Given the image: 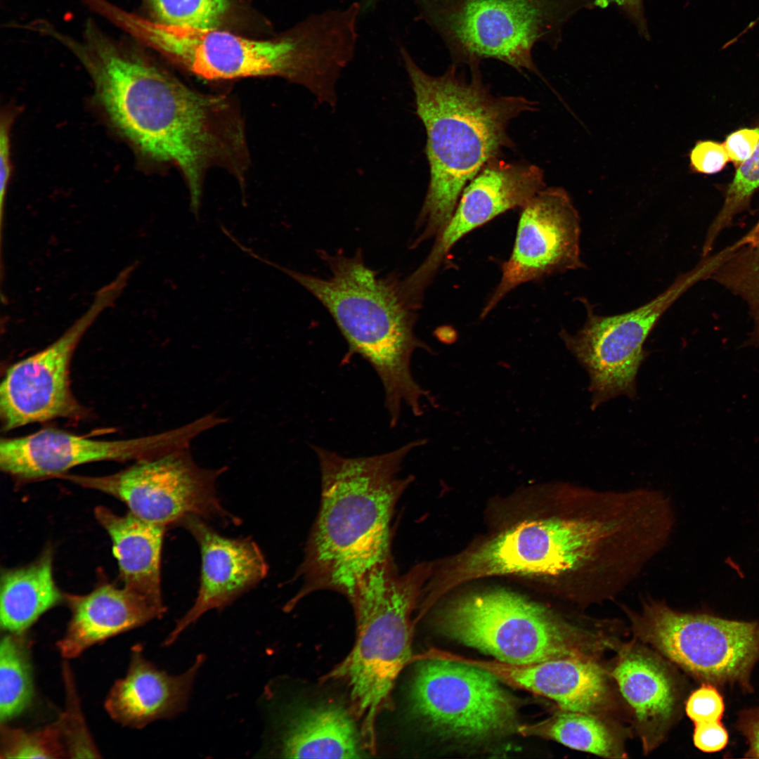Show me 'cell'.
I'll list each match as a JSON object with an SVG mask.
<instances>
[{
  "label": "cell",
  "instance_id": "2",
  "mask_svg": "<svg viewBox=\"0 0 759 759\" xmlns=\"http://www.w3.org/2000/svg\"><path fill=\"white\" fill-rule=\"evenodd\" d=\"M425 439L389 452L347 458L313 446L320 467V507L296 578L299 591L291 610L307 595L332 590L347 598L372 568L392 557L390 524L395 507L413 477H400L404 458Z\"/></svg>",
  "mask_w": 759,
  "mask_h": 759
},
{
  "label": "cell",
  "instance_id": "32",
  "mask_svg": "<svg viewBox=\"0 0 759 759\" xmlns=\"http://www.w3.org/2000/svg\"><path fill=\"white\" fill-rule=\"evenodd\" d=\"M685 711L694 724L721 721L725 703L718 690L712 684L704 683L689 696Z\"/></svg>",
  "mask_w": 759,
  "mask_h": 759
},
{
  "label": "cell",
  "instance_id": "18",
  "mask_svg": "<svg viewBox=\"0 0 759 759\" xmlns=\"http://www.w3.org/2000/svg\"><path fill=\"white\" fill-rule=\"evenodd\" d=\"M176 525L187 530L199 546L200 582L193 604L165 639L167 646L207 611L221 610L253 588L268 570L261 550L252 539L223 536L206 520L194 515L184 517Z\"/></svg>",
  "mask_w": 759,
  "mask_h": 759
},
{
  "label": "cell",
  "instance_id": "19",
  "mask_svg": "<svg viewBox=\"0 0 759 759\" xmlns=\"http://www.w3.org/2000/svg\"><path fill=\"white\" fill-rule=\"evenodd\" d=\"M444 659L479 668L500 682L554 701L562 710L596 714L609 701L606 674L592 659L511 663L471 659L447 651Z\"/></svg>",
  "mask_w": 759,
  "mask_h": 759
},
{
  "label": "cell",
  "instance_id": "38",
  "mask_svg": "<svg viewBox=\"0 0 759 759\" xmlns=\"http://www.w3.org/2000/svg\"><path fill=\"white\" fill-rule=\"evenodd\" d=\"M739 727L746 739V757L759 758V707L744 713Z\"/></svg>",
  "mask_w": 759,
  "mask_h": 759
},
{
  "label": "cell",
  "instance_id": "3",
  "mask_svg": "<svg viewBox=\"0 0 759 759\" xmlns=\"http://www.w3.org/2000/svg\"><path fill=\"white\" fill-rule=\"evenodd\" d=\"M399 54L414 93L416 114L427 135L429 182L416 221L411 247L435 239L444 229L468 183L504 148L513 147L507 134L512 119L536 110L523 96H495L478 65L470 79L450 65L432 76L400 45Z\"/></svg>",
  "mask_w": 759,
  "mask_h": 759
},
{
  "label": "cell",
  "instance_id": "24",
  "mask_svg": "<svg viewBox=\"0 0 759 759\" xmlns=\"http://www.w3.org/2000/svg\"><path fill=\"white\" fill-rule=\"evenodd\" d=\"M281 753L290 758H359L362 742L350 715L323 704L291 715L281 739Z\"/></svg>",
  "mask_w": 759,
  "mask_h": 759
},
{
  "label": "cell",
  "instance_id": "31",
  "mask_svg": "<svg viewBox=\"0 0 759 759\" xmlns=\"http://www.w3.org/2000/svg\"><path fill=\"white\" fill-rule=\"evenodd\" d=\"M66 706L56 721L67 758H99L79 706L78 697L67 666L64 667Z\"/></svg>",
  "mask_w": 759,
  "mask_h": 759
},
{
  "label": "cell",
  "instance_id": "20",
  "mask_svg": "<svg viewBox=\"0 0 759 759\" xmlns=\"http://www.w3.org/2000/svg\"><path fill=\"white\" fill-rule=\"evenodd\" d=\"M205 660L200 654L186 671L172 675L146 659L141 645L134 646L126 675L115 682L106 697V711L119 724L136 729L175 717L186 708Z\"/></svg>",
  "mask_w": 759,
  "mask_h": 759
},
{
  "label": "cell",
  "instance_id": "29",
  "mask_svg": "<svg viewBox=\"0 0 759 759\" xmlns=\"http://www.w3.org/2000/svg\"><path fill=\"white\" fill-rule=\"evenodd\" d=\"M759 187V143L754 151L739 167L730 184L719 213L707 231L702 247L703 257L708 255L722 231L732 223L753 192Z\"/></svg>",
  "mask_w": 759,
  "mask_h": 759
},
{
  "label": "cell",
  "instance_id": "23",
  "mask_svg": "<svg viewBox=\"0 0 759 759\" xmlns=\"http://www.w3.org/2000/svg\"><path fill=\"white\" fill-rule=\"evenodd\" d=\"M95 516L110 537L124 586L163 602L160 564L167 527L102 506L96 507Z\"/></svg>",
  "mask_w": 759,
  "mask_h": 759
},
{
  "label": "cell",
  "instance_id": "33",
  "mask_svg": "<svg viewBox=\"0 0 759 759\" xmlns=\"http://www.w3.org/2000/svg\"><path fill=\"white\" fill-rule=\"evenodd\" d=\"M689 157L692 168L704 174L719 171L729 160L725 147L710 141L698 142L692 150Z\"/></svg>",
  "mask_w": 759,
  "mask_h": 759
},
{
  "label": "cell",
  "instance_id": "13",
  "mask_svg": "<svg viewBox=\"0 0 759 759\" xmlns=\"http://www.w3.org/2000/svg\"><path fill=\"white\" fill-rule=\"evenodd\" d=\"M411 688L416 713L441 733L481 740L517 731V704L491 674L473 666L421 659Z\"/></svg>",
  "mask_w": 759,
  "mask_h": 759
},
{
  "label": "cell",
  "instance_id": "40",
  "mask_svg": "<svg viewBox=\"0 0 759 759\" xmlns=\"http://www.w3.org/2000/svg\"><path fill=\"white\" fill-rule=\"evenodd\" d=\"M733 244L737 247H752L759 244V219L745 235L739 238Z\"/></svg>",
  "mask_w": 759,
  "mask_h": 759
},
{
  "label": "cell",
  "instance_id": "17",
  "mask_svg": "<svg viewBox=\"0 0 759 759\" xmlns=\"http://www.w3.org/2000/svg\"><path fill=\"white\" fill-rule=\"evenodd\" d=\"M545 188L543 171L527 162H488L465 187L455 211L424 261L407 277L412 288L424 294L454 245L497 216L524 207Z\"/></svg>",
  "mask_w": 759,
  "mask_h": 759
},
{
  "label": "cell",
  "instance_id": "36",
  "mask_svg": "<svg viewBox=\"0 0 759 759\" xmlns=\"http://www.w3.org/2000/svg\"><path fill=\"white\" fill-rule=\"evenodd\" d=\"M10 124L9 118H2L0 132L1 159V222L3 220V209L5 195L10 180L11 166L10 160Z\"/></svg>",
  "mask_w": 759,
  "mask_h": 759
},
{
  "label": "cell",
  "instance_id": "15",
  "mask_svg": "<svg viewBox=\"0 0 759 759\" xmlns=\"http://www.w3.org/2000/svg\"><path fill=\"white\" fill-rule=\"evenodd\" d=\"M580 238L579 215L568 193L559 187L538 192L521 207L512 252L481 318L521 284L584 267Z\"/></svg>",
  "mask_w": 759,
  "mask_h": 759
},
{
  "label": "cell",
  "instance_id": "5",
  "mask_svg": "<svg viewBox=\"0 0 759 759\" xmlns=\"http://www.w3.org/2000/svg\"><path fill=\"white\" fill-rule=\"evenodd\" d=\"M330 275L320 278L282 266L260 255L257 259L283 271L313 294L330 313L348 344L346 356L358 354L379 377L391 427L405 403L420 416L423 398L430 394L415 380L411 358L415 350L434 352L415 334L416 309L406 297L396 275L379 277L364 262L358 250L320 252Z\"/></svg>",
  "mask_w": 759,
  "mask_h": 759
},
{
  "label": "cell",
  "instance_id": "30",
  "mask_svg": "<svg viewBox=\"0 0 759 759\" xmlns=\"http://www.w3.org/2000/svg\"><path fill=\"white\" fill-rule=\"evenodd\" d=\"M1 758H67L58 727L54 723L32 731L1 723Z\"/></svg>",
  "mask_w": 759,
  "mask_h": 759
},
{
  "label": "cell",
  "instance_id": "25",
  "mask_svg": "<svg viewBox=\"0 0 759 759\" xmlns=\"http://www.w3.org/2000/svg\"><path fill=\"white\" fill-rule=\"evenodd\" d=\"M0 624L8 632H24L65 595L53 576V552L46 550L32 563L4 569L1 575Z\"/></svg>",
  "mask_w": 759,
  "mask_h": 759
},
{
  "label": "cell",
  "instance_id": "27",
  "mask_svg": "<svg viewBox=\"0 0 759 759\" xmlns=\"http://www.w3.org/2000/svg\"><path fill=\"white\" fill-rule=\"evenodd\" d=\"M34 694L30 644L24 632H5L0 644V720L23 713Z\"/></svg>",
  "mask_w": 759,
  "mask_h": 759
},
{
  "label": "cell",
  "instance_id": "28",
  "mask_svg": "<svg viewBox=\"0 0 759 759\" xmlns=\"http://www.w3.org/2000/svg\"><path fill=\"white\" fill-rule=\"evenodd\" d=\"M153 20L194 29L217 28L231 7L229 0H144Z\"/></svg>",
  "mask_w": 759,
  "mask_h": 759
},
{
  "label": "cell",
  "instance_id": "4",
  "mask_svg": "<svg viewBox=\"0 0 759 759\" xmlns=\"http://www.w3.org/2000/svg\"><path fill=\"white\" fill-rule=\"evenodd\" d=\"M108 21L193 73L209 79L277 76L331 100L349 60L347 32L332 11L312 13L281 36L254 40L213 29L181 27L128 12L112 4Z\"/></svg>",
  "mask_w": 759,
  "mask_h": 759
},
{
  "label": "cell",
  "instance_id": "7",
  "mask_svg": "<svg viewBox=\"0 0 759 759\" xmlns=\"http://www.w3.org/2000/svg\"><path fill=\"white\" fill-rule=\"evenodd\" d=\"M441 630L460 643L511 663L592 659L611 647L603 635L566 621L515 593L493 590L450 604Z\"/></svg>",
  "mask_w": 759,
  "mask_h": 759
},
{
  "label": "cell",
  "instance_id": "11",
  "mask_svg": "<svg viewBox=\"0 0 759 759\" xmlns=\"http://www.w3.org/2000/svg\"><path fill=\"white\" fill-rule=\"evenodd\" d=\"M224 470L198 466L183 448L138 460L110 475L64 474L58 478L110 495L138 517L166 527L189 515L238 525L240 519L223 507L216 494V481Z\"/></svg>",
  "mask_w": 759,
  "mask_h": 759
},
{
  "label": "cell",
  "instance_id": "26",
  "mask_svg": "<svg viewBox=\"0 0 759 759\" xmlns=\"http://www.w3.org/2000/svg\"><path fill=\"white\" fill-rule=\"evenodd\" d=\"M524 737L559 742L570 748L604 758H622L618 737L595 714L562 710L538 722L518 726Z\"/></svg>",
  "mask_w": 759,
  "mask_h": 759
},
{
  "label": "cell",
  "instance_id": "22",
  "mask_svg": "<svg viewBox=\"0 0 759 759\" xmlns=\"http://www.w3.org/2000/svg\"><path fill=\"white\" fill-rule=\"evenodd\" d=\"M611 676L631 708L646 753L663 740L674 715L676 692L662 662L638 647L622 652Z\"/></svg>",
  "mask_w": 759,
  "mask_h": 759
},
{
  "label": "cell",
  "instance_id": "8",
  "mask_svg": "<svg viewBox=\"0 0 759 759\" xmlns=\"http://www.w3.org/2000/svg\"><path fill=\"white\" fill-rule=\"evenodd\" d=\"M592 6L593 0H442L418 14L457 60L493 58L536 73L534 46L557 45L568 20Z\"/></svg>",
  "mask_w": 759,
  "mask_h": 759
},
{
  "label": "cell",
  "instance_id": "14",
  "mask_svg": "<svg viewBox=\"0 0 759 759\" xmlns=\"http://www.w3.org/2000/svg\"><path fill=\"white\" fill-rule=\"evenodd\" d=\"M123 290L113 280L98 291L86 312L43 350L9 367L0 386L4 431L56 418H79L84 409L70 387V368L82 336Z\"/></svg>",
  "mask_w": 759,
  "mask_h": 759
},
{
  "label": "cell",
  "instance_id": "6",
  "mask_svg": "<svg viewBox=\"0 0 759 759\" xmlns=\"http://www.w3.org/2000/svg\"><path fill=\"white\" fill-rule=\"evenodd\" d=\"M432 571V564L422 562L400 573L391 557L366 573L348 598L357 637L351 652L329 676L349 687L361 721L363 744L370 750L375 748L377 715L389 708L395 680L412 659V616Z\"/></svg>",
  "mask_w": 759,
  "mask_h": 759
},
{
  "label": "cell",
  "instance_id": "39",
  "mask_svg": "<svg viewBox=\"0 0 759 759\" xmlns=\"http://www.w3.org/2000/svg\"><path fill=\"white\" fill-rule=\"evenodd\" d=\"M357 1L361 8L362 13H370L375 10L378 5L384 1L385 0H353ZM415 5L417 10L422 8L425 6L438 2L441 0H412Z\"/></svg>",
  "mask_w": 759,
  "mask_h": 759
},
{
  "label": "cell",
  "instance_id": "16",
  "mask_svg": "<svg viewBox=\"0 0 759 759\" xmlns=\"http://www.w3.org/2000/svg\"><path fill=\"white\" fill-rule=\"evenodd\" d=\"M189 441L184 427L141 438L103 441L55 428L2 439L0 467L22 480L58 477L67 470L92 462L141 460L185 448Z\"/></svg>",
  "mask_w": 759,
  "mask_h": 759
},
{
  "label": "cell",
  "instance_id": "37",
  "mask_svg": "<svg viewBox=\"0 0 759 759\" xmlns=\"http://www.w3.org/2000/svg\"><path fill=\"white\" fill-rule=\"evenodd\" d=\"M596 6H616L633 22L639 33L649 39L647 22L644 15L643 0H594Z\"/></svg>",
  "mask_w": 759,
  "mask_h": 759
},
{
  "label": "cell",
  "instance_id": "10",
  "mask_svg": "<svg viewBox=\"0 0 759 759\" xmlns=\"http://www.w3.org/2000/svg\"><path fill=\"white\" fill-rule=\"evenodd\" d=\"M590 543L585 522L573 511L522 522L458 559L430 582L431 592L439 599L465 582L509 574L567 578L575 583Z\"/></svg>",
  "mask_w": 759,
  "mask_h": 759
},
{
  "label": "cell",
  "instance_id": "35",
  "mask_svg": "<svg viewBox=\"0 0 759 759\" xmlns=\"http://www.w3.org/2000/svg\"><path fill=\"white\" fill-rule=\"evenodd\" d=\"M758 143L759 128L744 129L730 134L725 147L731 160L742 163L750 157Z\"/></svg>",
  "mask_w": 759,
  "mask_h": 759
},
{
  "label": "cell",
  "instance_id": "34",
  "mask_svg": "<svg viewBox=\"0 0 759 759\" xmlns=\"http://www.w3.org/2000/svg\"><path fill=\"white\" fill-rule=\"evenodd\" d=\"M695 746L705 753L723 749L728 741V733L721 721L696 723L693 735Z\"/></svg>",
  "mask_w": 759,
  "mask_h": 759
},
{
  "label": "cell",
  "instance_id": "12",
  "mask_svg": "<svg viewBox=\"0 0 759 759\" xmlns=\"http://www.w3.org/2000/svg\"><path fill=\"white\" fill-rule=\"evenodd\" d=\"M698 281L692 270L658 297L622 314L601 316L587 307L585 323L576 333L560 331L566 347L589 375L592 410L618 396L635 398L637 374L647 356V338L666 311Z\"/></svg>",
  "mask_w": 759,
  "mask_h": 759
},
{
  "label": "cell",
  "instance_id": "1",
  "mask_svg": "<svg viewBox=\"0 0 759 759\" xmlns=\"http://www.w3.org/2000/svg\"><path fill=\"white\" fill-rule=\"evenodd\" d=\"M48 34L84 64L119 131L146 155L180 167L190 190V211L199 212L202 169L217 141L214 112L221 100L187 88L91 19L79 39L56 27Z\"/></svg>",
  "mask_w": 759,
  "mask_h": 759
},
{
  "label": "cell",
  "instance_id": "21",
  "mask_svg": "<svg viewBox=\"0 0 759 759\" xmlns=\"http://www.w3.org/2000/svg\"><path fill=\"white\" fill-rule=\"evenodd\" d=\"M65 602L71 617L57 647L66 659L75 658L94 644L161 618L166 611L162 601L108 583L86 595H65Z\"/></svg>",
  "mask_w": 759,
  "mask_h": 759
},
{
  "label": "cell",
  "instance_id": "9",
  "mask_svg": "<svg viewBox=\"0 0 759 759\" xmlns=\"http://www.w3.org/2000/svg\"><path fill=\"white\" fill-rule=\"evenodd\" d=\"M635 635L710 684L746 683L759 659V623L673 610L647 602L630 616Z\"/></svg>",
  "mask_w": 759,
  "mask_h": 759
}]
</instances>
